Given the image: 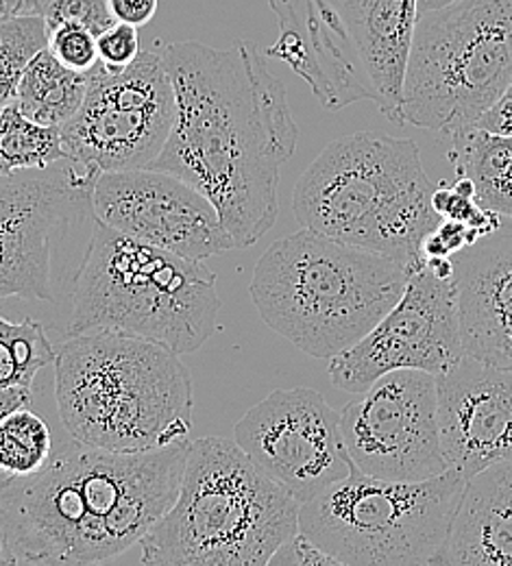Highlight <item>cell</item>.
Listing matches in <instances>:
<instances>
[{
    "label": "cell",
    "instance_id": "obj_33",
    "mask_svg": "<svg viewBox=\"0 0 512 566\" xmlns=\"http://www.w3.org/2000/svg\"><path fill=\"white\" fill-rule=\"evenodd\" d=\"M476 127L493 134L512 136V83L504 92V96L476 123Z\"/></svg>",
    "mask_w": 512,
    "mask_h": 566
},
{
    "label": "cell",
    "instance_id": "obj_17",
    "mask_svg": "<svg viewBox=\"0 0 512 566\" xmlns=\"http://www.w3.org/2000/svg\"><path fill=\"white\" fill-rule=\"evenodd\" d=\"M440 442L464 478L512 458V370L462 355L437 375Z\"/></svg>",
    "mask_w": 512,
    "mask_h": 566
},
{
    "label": "cell",
    "instance_id": "obj_22",
    "mask_svg": "<svg viewBox=\"0 0 512 566\" xmlns=\"http://www.w3.org/2000/svg\"><path fill=\"white\" fill-rule=\"evenodd\" d=\"M85 92L87 72L66 69L44 49L29 62L13 103L29 120L44 127H62L83 105Z\"/></svg>",
    "mask_w": 512,
    "mask_h": 566
},
{
    "label": "cell",
    "instance_id": "obj_18",
    "mask_svg": "<svg viewBox=\"0 0 512 566\" xmlns=\"http://www.w3.org/2000/svg\"><path fill=\"white\" fill-rule=\"evenodd\" d=\"M464 354L512 370V218L451 255Z\"/></svg>",
    "mask_w": 512,
    "mask_h": 566
},
{
    "label": "cell",
    "instance_id": "obj_28",
    "mask_svg": "<svg viewBox=\"0 0 512 566\" xmlns=\"http://www.w3.org/2000/svg\"><path fill=\"white\" fill-rule=\"evenodd\" d=\"M432 206L442 218L464 222L480 238L495 231L502 222V216L484 210L473 195L460 192L456 186H440L432 192Z\"/></svg>",
    "mask_w": 512,
    "mask_h": 566
},
{
    "label": "cell",
    "instance_id": "obj_14",
    "mask_svg": "<svg viewBox=\"0 0 512 566\" xmlns=\"http://www.w3.org/2000/svg\"><path fill=\"white\" fill-rule=\"evenodd\" d=\"M464 354L453 283L426 262L410 271L397 305L354 347L330 359V381L361 395L382 375L417 368L440 375Z\"/></svg>",
    "mask_w": 512,
    "mask_h": 566
},
{
    "label": "cell",
    "instance_id": "obj_35",
    "mask_svg": "<svg viewBox=\"0 0 512 566\" xmlns=\"http://www.w3.org/2000/svg\"><path fill=\"white\" fill-rule=\"evenodd\" d=\"M24 9V0H0V22L22 15Z\"/></svg>",
    "mask_w": 512,
    "mask_h": 566
},
{
    "label": "cell",
    "instance_id": "obj_27",
    "mask_svg": "<svg viewBox=\"0 0 512 566\" xmlns=\"http://www.w3.org/2000/svg\"><path fill=\"white\" fill-rule=\"evenodd\" d=\"M46 49L71 71L90 72L98 64L96 35L79 24H58L49 29Z\"/></svg>",
    "mask_w": 512,
    "mask_h": 566
},
{
    "label": "cell",
    "instance_id": "obj_8",
    "mask_svg": "<svg viewBox=\"0 0 512 566\" xmlns=\"http://www.w3.org/2000/svg\"><path fill=\"white\" fill-rule=\"evenodd\" d=\"M467 478L388 482L352 462L347 478L299 507V530L341 566H435Z\"/></svg>",
    "mask_w": 512,
    "mask_h": 566
},
{
    "label": "cell",
    "instance_id": "obj_2",
    "mask_svg": "<svg viewBox=\"0 0 512 566\" xmlns=\"http://www.w3.org/2000/svg\"><path fill=\"white\" fill-rule=\"evenodd\" d=\"M190 440L118 453L74 440L24 478H0V530L15 565H98L148 534L177 501Z\"/></svg>",
    "mask_w": 512,
    "mask_h": 566
},
{
    "label": "cell",
    "instance_id": "obj_10",
    "mask_svg": "<svg viewBox=\"0 0 512 566\" xmlns=\"http://www.w3.org/2000/svg\"><path fill=\"white\" fill-rule=\"evenodd\" d=\"M101 172L73 159L0 175V298H62L58 253L92 208Z\"/></svg>",
    "mask_w": 512,
    "mask_h": 566
},
{
    "label": "cell",
    "instance_id": "obj_9",
    "mask_svg": "<svg viewBox=\"0 0 512 566\" xmlns=\"http://www.w3.org/2000/svg\"><path fill=\"white\" fill-rule=\"evenodd\" d=\"M512 83V0H456L419 11L401 118L451 136L473 127Z\"/></svg>",
    "mask_w": 512,
    "mask_h": 566
},
{
    "label": "cell",
    "instance_id": "obj_30",
    "mask_svg": "<svg viewBox=\"0 0 512 566\" xmlns=\"http://www.w3.org/2000/svg\"><path fill=\"white\" fill-rule=\"evenodd\" d=\"M96 46L98 60L109 69H125L143 53L138 27L125 22H116L105 33H101L96 38Z\"/></svg>",
    "mask_w": 512,
    "mask_h": 566
},
{
    "label": "cell",
    "instance_id": "obj_13",
    "mask_svg": "<svg viewBox=\"0 0 512 566\" xmlns=\"http://www.w3.org/2000/svg\"><path fill=\"white\" fill-rule=\"evenodd\" d=\"M233 440L299 503L352 471L341 412L312 388L271 392L236 423Z\"/></svg>",
    "mask_w": 512,
    "mask_h": 566
},
{
    "label": "cell",
    "instance_id": "obj_3",
    "mask_svg": "<svg viewBox=\"0 0 512 566\" xmlns=\"http://www.w3.org/2000/svg\"><path fill=\"white\" fill-rule=\"evenodd\" d=\"M55 401L76 442L118 453L188 440L192 377L179 355L145 338L69 336L55 355Z\"/></svg>",
    "mask_w": 512,
    "mask_h": 566
},
{
    "label": "cell",
    "instance_id": "obj_36",
    "mask_svg": "<svg viewBox=\"0 0 512 566\" xmlns=\"http://www.w3.org/2000/svg\"><path fill=\"white\" fill-rule=\"evenodd\" d=\"M49 0H29L27 2V15H42Z\"/></svg>",
    "mask_w": 512,
    "mask_h": 566
},
{
    "label": "cell",
    "instance_id": "obj_38",
    "mask_svg": "<svg viewBox=\"0 0 512 566\" xmlns=\"http://www.w3.org/2000/svg\"><path fill=\"white\" fill-rule=\"evenodd\" d=\"M24 4H27V0H24ZM22 15H24V9H22Z\"/></svg>",
    "mask_w": 512,
    "mask_h": 566
},
{
    "label": "cell",
    "instance_id": "obj_20",
    "mask_svg": "<svg viewBox=\"0 0 512 566\" xmlns=\"http://www.w3.org/2000/svg\"><path fill=\"white\" fill-rule=\"evenodd\" d=\"M336 4L354 35L375 105L390 123L401 125L417 0H336Z\"/></svg>",
    "mask_w": 512,
    "mask_h": 566
},
{
    "label": "cell",
    "instance_id": "obj_24",
    "mask_svg": "<svg viewBox=\"0 0 512 566\" xmlns=\"http://www.w3.org/2000/svg\"><path fill=\"white\" fill-rule=\"evenodd\" d=\"M53 458V433L35 412L11 410L0 419V478L42 471Z\"/></svg>",
    "mask_w": 512,
    "mask_h": 566
},
{
    "label": "cell",
    "instance_id": "obj_7",
    "mask_svg": "<svg viewBox=\"0 0 512 566\" xmlns=\"http://www.w3.org/2000/svg\"><path fill=\"white\" fill-rule=\"evenodd\" d=\"M71 303L69 336L116 332L177 355L199 352L220 312L217 275L203 262L138 242L98 218Z\"/></svg>",
    "mask_w": 512,
    "mask_h": 566
},
{
    "label": "cell",
    "instance_id": "obj_21",
    "mask_svg": "<svg viewBox=\"0 0 512 566\" xmlns=\"http://www.w3.org/2000/svg\"><path fill=\"white\" fill-rule=\"evenodd\" d=\"M449 161L456 177L473 184L476 201L502 218H512V136L480 127L453 132Z\"/></svg>",
    "mask_w": 512,
    "mask_h": 566
},
{
    "label": "cell",
    "instance_id": "obj_32",
    "mask_svg": "<svg viewBox=\"0 0 512 566\" xmlns=\"http://www.w3.org/2000/svg\"><path fill=\"white\" fill-rule=\"evenodd\" d=\"M116 22H125L132 27H147L157 15L159 0H107Z\"/></svg>",
    "mask_w": 512,
    "mask_h": 566
},
{
    "label": "cell",
    "instance_id": "obj_15",
    "mask_svg": "<svg viewBox=\"0 0 512 566\" xmlns=\"http://www.w3.org/2000/svg\"><path fill=\"white\" fill-rule=\"evenodd\" d=\"M92 208L114 231L186 260L206 262L236 249L215 203L166 170L101 172L94 181Z\"/></svg>",
    "mask_w": 512,
    "mask_h": 566
},
{
    "label": "cell",
    "instance_id": "obj_4",
    "mask_svg": "<svg viewBox=\"0 0 512 566\" xmlns=\"http://www.w3.org/2000/svg\"><path fill=\"white\" fill-rule=\"evenodd\" d=\"M417 142L361 132L330 142L299 177L301 227L421 266V244L442 220Z\"/></svg>",
    "mask_w": 512,
    "mask_h": 566
},
{
    "label": "cell",
    "instance_id": "obj_19",
    "mask_svg": "<svg viewBox=\"0 0 512 566\" xmlns=\"http://www.w3.org/2000/svg\"><path fill=\"white\" fill-rule=\"evenodd\" d=\"M435 566H512V458L467 478Z\"/></svg>",
    "mask_w": 512,
    "mask_h": 566
},
{
    "label": "cell",
    "instance_id": "obj_11",
    "mask_svg": "<svg viewBox=\"0 0 512 566\" xmlns=\"http://www.w3.org/2000/svg\"><path fill=\"white\" fill-rule=\"evenodd\" d=\"M175 120V90L161 55L140 53L125 69L101 60L87 72L83 105L60 127L66 157L96 172L147 168Z\"/></svg>",
    "mask_w": 512,
    "mask_h": 566
},
{
    "label": "cell",
    "instance_id": "obj_16",
    "mask_svg": "<svg viewBox=\"0 0 512 566\" xmlns=\"http://www.w3.org/2000/svg\"><path fill=\"white\" fill-rule=\"evenodd\" d=\"M280 35L264 57L286 64L327 109L375 101L354 35L336 0H269Z\"/></svg>",
    "mask_w": 512,
    "mask_h": 566
},
{
    "label": "cell",
    "instance_id": "obj_31",
    "mask_svg": "<svg viewBox=\"0 0 512 566\" xmlns=\"http://www.w3.org/2000/svg\"><path fill=\"white\" fill-rule=\"evenodd\" d=\"M269 566H341L330 554H325L310 536L301 530L293 534L269 560Z\"/></svg>",
    "mask_w": 512,
    "mask_h": 566
},
{
    "label": "cell",
    "instance_id": "obj_1",
    "mask_svg": "<svg viewBox=\"0 0 512 566\" xmlns=\"http://www.w3.org/2000/svg\"><path fill=\"white\" fill-rule=\"evenodd\" d=\"M161 62L175 120L147 168L195 186L219 210L236 249L253 247L278 220L282 166L299 140L286 87L247 40L229 49L173 42Z\"/></svg>",
    "mask_w": 512,
    "mask_h": 566
},
{
    "label": "cell",
    "instance_id": "obj_34",
    "mask_svg": "<svg viewBox=\"0 0 512 566\" xmlns=\"http://www.w3.org/2000/svg\"><path fill=\"white\" fill-rule=\"evenodd\" d=\"M31 403V388L29 386H13L0 390V419L11 410L27 408Z\"/></svg>",
    "mask_w": 512,
    "mask_h": 566
},
{
    "label": "cell",
    "instance_id": "obj_25",
    "mask_svg": "<svg viewBox=\"0 0 512 566\" xmlns=\"http://www.w3.org/2000/svg\"><path fill=\"white\" fill-rule=\"evenodd\" d=\"M58 349L51 345L42 323L24 318L11 323L0 316V390L33 384L35 375L55 364Z\"/></svg>",
    "mask_w": 512,
    "mask_h": 566
},
{
    "label": "cell",
    "instance_id": "obj_23",
    "mask_svg": "<svg viewBox=\"0 0 512 566\" xmlns=\"http://www.w3.org/2000/svg\"><path fill=\"white\" fill-rule=\"evenodd\" d=\"M66 159L60 127L29 120L15 103L0 109V175L46 168Z\"/></svg>",
    "mask_w": 512,
    "mask_h": 566
},
{
    "label": "cell",
    "instance_id": "obj_6",
    "mask_svg": "<svg viewBox=\"0 0 512 566\" xmlns=\"http://www.w3.org/2000/svg\"><path fill=\"white\" fill-rule=\"evenodd\" d=\"M301 503L267 478L236 440L190 444L173 507L140 541L148 566H269L299 532Z\"/></svg>",
    "mask_w": 512,
    "mask_h": 566
},
{
    "label": "cell",
    "instance_id": "obj_12",
    "mask_svg": "<svg viewBox=\"0 0 512 566\" xmlns=\"http://www.w3.org/2000/svg\"><path fill=\"white\" fill-rule=\"evenodd\" d=\"M347 453L358 471L388 482H424L449 471L442 451L437 375L399 368L341 410Z\"/></svg>",
    "mask_w": 512,
    "mask_h": 566
},
{
    "label": "cell",
    "instance_id": "obj_37",
    "mask_svg": "<svg viewBox=\"0 0 512 566\" xmlns=\"http://www.w3.org/2000/svg\"><path fill=\"white\" fill-rule=\"evenodd\" d=\"M15 565L9 549H7V543H4V536H2V530H0V566Z\"/></svg>",
    "mask_w": 512,
    "mask_h": 566
},
{
    "label": "cell",
    "instance_id": "obj_29",
    "mask_svg": "<svg viewBox=\"0 0 512 566\" xmlns=\"http://www.w3.org/2000/svg\"><path fill=\"white\" fill-rule=\"evenodd\" d=\"M42 18L46 20L49 29L58 24H79L92 31L96 38L116 24L107 0H49Z\"/></svg>",
    "mask_w": 512,
    "mask_h": 566
},
{
    "label": "cell",
    "instance_id": "obj_5",
    "mask_svg": "<svg viewBox=\"0 0 512 566\" xmlns=\"http://www.w3.org/2000/svg\"><path fill=\"white\" fill-rule=\"evenodd\" d=\"M408 277L399 260L303 227L267 249L249 292L273 332L303 354L332 359L397 305Z\"/></svg>",
    "mask_w": 512,
    "mask_h": 566
},
{
    "label": "cell",
    "instance_id": "obj_26",
    "mask_svg": "<svg viewBox=\"0 0 512 566\" xmlns=\"http://www.w3.org/2000/svg\"><path fill=\"white\" fill-rule=\"evenodd\" d=\"M46 46L49 24L42 15H15L0 22V109L15 101L29 62Z\"/></svg>",
    "mask_w": 512,
    "mask_h": 566
}]
</instances>
